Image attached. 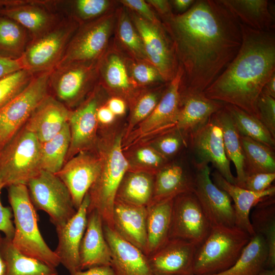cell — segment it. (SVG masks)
Returning a JSON list of instances; mask_svg holds the SVG:
<instances>
[{"instance_id":"cell-1","label":"cell","mask_w":275,"mask_h":275,"mask_svg":"<svg viewBox=\"0 0 275 275\" xmlns=\"http://www.w3.org/2000/svg\"><path fill=\"white\" fill-rule=\"evenodd\" d=\"M167 26L181 62L180 94L203 93L236 56L242 42L240 22L219 0H198Z\"/></svg>"},{"instance_id":"cell-2","label":"cell","mask_w":275,"mask_h":275,"mask_svg":"<svg viewBox=\"0 0 275 275\" xmlns=\"http://www.w3.org/2000/svg\"><path fill=\"white\" fill-rule=\"evenodd\" d=\"M240 24L242 42L238 53L203 94L259 119L258 98L275 73L274 30L259 31Z\"/></svg>"},{"instance_id":"cell-3","label":"cell","mask_w":275,"mask_h":275,"mask_svg":"<svg viewBox=\"0 0 275 275\" xmlns=\"http://www.w3.org/2000/svg\"><path fill=\"white\" fill-rule=\"evenodd\" d=\"M8 199L14 216V246L22 254L56 268L59 259L44 241L39 229L38 217L26 185H12Z\"/></svg>"},{"instance_id":"cell-4","label":"cell","mask_w":275,"mask_h":275,"mask_svg":"<svg viewBox=\"0 0 275 275\" xmlns=\"http://www.w3.org/2000/svg\"><path fill=\"white\" fill-rule=\"evenodd\" d=\"M251 236L236 226L212 227L205 241L197 248L194 275H214L231 267Z\"/></svg>"},{"instance_id":"cell-5","label":"cell","mask_w":275,"mask_h":275,"mask_svg":"<svg viewBox=\"0 0 275 275\" xmlns=\"http://www.w3.org/2000/svg\"><path fill=\"white\" fill-rule=\"evenodd\" d=\"M121 137L117 136L109 147L101 151V168L96 181L88 191V212L96 210L103 223L113 228V209L120 183L128 171L129 162L122 149Z\"/></svg>"},{"instance_id":"cell-6","label":"cell","mask_w":275,"mask_h":275,"mask_svg":"<svg viewBox=\"0 0 275 275\" xmlns=\"http://www.w3.org/2000/svg\"><path fill=\"white\" fill-rule=\"evenodd\" d=\"M41 143L23 127L0 151V184L27 185L42 170Z\"/></svg>"},{"instance_id":"cell-7","label":"cell","mask_w":275,"mask_h":275,"mask_svg":"<svg viewBox=\"0 0 275 275\" xmlns=\"http://www.w3.org/2000/svg\"><path fill=\"white\" fill-rule=\"evenodd\" d=\"M26 186L35 209L46 212L56 228L65 225L76 213L68 189L56 174L41 170Z\"/></svg>"},{"instance_id":"cell-8","label":"cell","mask_w":275,"mask_h":275,"mask_svg":"<svg viewBox=\"0 0 275 275\" xmlns=\"http://www.w3.org/2000/svg\"><path fill=\"white\" fill-rule=\"evenodd\" d=\"M52 70L35 74L23 91L0 108L2 149L24 126L36 107L49 95Z\"/></svg>"},{"instance_id":"cell-9","label":"cell","mask_w":275,"mask_h":275,"mask_svg":"<svg viewBox=\"0 0 275 275\" xmlns=\"http://www.w3.org/2000/svg\"><path fill=\"white\" fill-rule=\"evenodd\" d=\"M76 28L71 20L62 19L48 31L32 39L22 56L25 69L35 75L56 68Z\"/></svg>"},{"instance_id":"cell-10","label":"cell","mask_w":275,"mask_h":275,"mask_svg":"<svg viewBox=\"0 0 275 275\" xmlns=\"http://www.w3.org/2000/svg\"><path fill=\"white\" fill-rule=\"evenodd\" d=\"M212 226L193 191L174 198L169 238L181 239L198 248Z\"/></svg>"},{"instance_id":"cell-11","label":"cell","mask_w":275,"mask_h":275,"mask_svg":"<svg viewBox=\"0 0 275 275\" xmlns=\"http://www.w3.org/2000/svg\"><path fill=\"white\" fill-rule=\"evenodd\" d=\"M193 192L212 227L235 226L232 200L226 191L212 181L209 164H196Z\"/></svg>"},{"instance_id":"cell-12","label":"cell","mask_w":275,"mask_h":275,"mask_svg":"<svg viewBox=\"0 0 275 275\" xmlns=\"http://www.w3.org/2000/svg\"><path fill=\"white\" fill-rule=\"evenodd\" d=\"M113 22V17L107 15L81 26L73 34L57 67L70 64L93 63L105 48Z\"/></svg>"},{"instance_id":"cell-13","label":"cell","mask_w":275,"mask_h":275,"mask_svg":"<svg viewBox=\"0 0 275 275\" xmlns=\"http://www.w3.org/2000/svg\"><path fill=\"white\" fill-rule=\"evenodd\" d=\"M215 114L189 135L196 157V164L211 163L227 181L235 185L236 178L231 171L230 161L225 150L222 128Z\"/></svg>"},{"instance_id":"cell-14","label":"cell","mask_w":275,"mask_h":275,"mask_svg":"<svg viewBox=\"0 0 275 275\" xmlns=\"http://www.w3.org/2000/svg\"><path fill=\"white\" fill-rule=\"evenodd\" d=\"M133 20L147 59L157 69L163 80L171 81L178 67L175 52L160 23H151L137 15Z\"/></svg>"},{"instance_id":"cell-15","label":"cell","mask_w":275,"mask_h":275,"mask_svg":"<svg viewBox=\"0 0 275 275\" xmlns=\"http://www.w3.org/2000/svg\"><path fill=\"white\" fill-rule=\"evenodd\" d=\"M100 168V156L84 151L66 161L56 174L68 189L76 210L97 178Z\"/></svg>"},{"instance_id":"cell-16","label":"cell","mask_w":275,"mask_h":275,"mask_svg":"<svg viewBox=\"0 0 275 275\" xmlns=\"http://www.w3.org/2000/svg\"><path fill=\"white\" fill-rule=\"evenodd\" d=\"M183 72L179 66L175 76L151 114L139 124L136 139L150 134L160 135L175 130L180 108V85Z\"/></svg>"},{"instance_id":"cell-17","label":"cell","mask_w":275,"mask_h":275,"mask_svg":"<svg viewBox=\"0 0 275 275\" xmlns=\"http://www.w3.org/2000/svg\"><path fill=\"white\" fill-rule=\"evenodd\" d=\"M197 246L187 241L169 238L147 257L153 275H194Z\"/></svg>"},{"instance_id":"cell-18","label":"cell","mask_w":275,"mask_h":275,"mask_svg":"<svg viewBox=\"0 0 275 275\" xmlns=\"http://www.w3.org/2000/svg\"><path fill=\"white\" fill-rule=\"evenodd\" d=\"M89 204L87 193L75 214L65 225L56 228L58 243L54 252L60 264L70 273L81 270L79 252L87 226Z\"/></svg>"},{"instance_id":"cell-19","label":"cell","mask_w":275,"mask_h":275,"mask_svg":"<svg viewBox=\"0 0 275 275\" xmlns=\"http://www.w3.org/2000/svg\"><path fill=\"white\" fill-rule=\"evenodd\" d=\"M105 238L111 251L110 266L115 275H153L147 257L137 247L103 224Z\"/></svg>"},{"instance_id":"cell-20","label":"cell","mask_w":275,"mask_h":275,"mask_svg":"<svg viewBox=\"0 0 275 275\" xmlns=\"http://www.w3.org/2000/svg\"><path fill=\"white\" fill-rule=\"evenodd\" d=\"M93 63L70 64L54 68L50 74L49 86L59 101L70 104L85 90L94 74Z\"/></svg>"},{"instance_id":"cell-21","label":"cell","mask_w":275,"mask_h":275,"mask_svg":"<svg viewBox=\"0 0 275 275\" xmlns=\"http://www.w3.org/2000/svg\"><path fill=\"white\" fill-rule=\"evenodd\" d=\"M71 112L65 104L49 95L36 107L23 127L42 143L62 130L68 123Z\"/></svg>"},{"instance_id":"cell-22","label":"cell","mask_w":275,"mask_h":275,"mask_svg":"<svg viewBox=\"0 0 275 275\" xmlns=\"http://www.w3.org/2000/svg\"><path fill=\"white\" fill-rule=\"evenodd\" d=\"M44 2L7 1L0 15L8 17L22 25L35 39L50 30L61 20L44 6Z\"/></svg>"},{"instance_id":"cell-23","label":"cell","mask_w":275,"mask_h":275,"mask_svg":"<svg viewBox=\"0 0 275 275\" xmlns=\"http://www.w3.org/2000/svg\"><path fill=\"white\" fill-rule=\"evenodd\" d=\"M103 221L95 210L88 212L86 230L79 252L81 270L103 265H110L111 254L105 238Z\"/></svg>"},{"instance_id":"cell-24","label":"cell","mask_w":275,"mask_h":275,"mask_svg":"<svg viewBox=\"0 0 275 275\" xmlns=\"http://www.w3.org/2000/svg\"><path fill=\"white\" fill-rule=\"evenodd\" d=\"M147 207L116 200L113 209V229L123 239L145 255L147 250Z\"/></svg>"},{"instance_id":"cell-25","label":"cell","mask_w":275,"mask_h":275,"mask_svg":"<svg viewBox=\"0 0 275 275\" xmlns=\"http://www.w3.org/2000/svg\"><path fill=\"white\" fill-rule=\"evenodd\" d=\"M98 108L97 101L92 99L71 112L68 121L70 143L66 161L80 152L90 150L94 145L96 140Z\"/></svg>"},{"instance_id":"cell-26","label":"cell","mask_w":275,"mask_h":275,"mask_svg":"<svg viewBox=\"0 0 275 275\" xmlns=\"http://www.w3.org/2000/svg\"><path fill=\"white\" fill-rule=\"evenodd\" d=\"M213 183L226 191L233 202L235 226L246 232L251 236L255 234L250 221V212L253 207L265 198L274 195L275 186L271 185L262 192H254L227 181L217 171L211 174Z\"/></svg>"},{"instance_id":"cell-27","label":"cell","mask_w":275,"mask_h":275,"mask_svg":"<svg viewBox=\"0 0 275 275\" xmlns=\"http://www.w3.org/2000/svg\"><path fill=\"white\" fill-rule=\"evenodd\" d=\"M181 104L175 130L190 135L205 123L224 105L222 102L210 99L203 93L180 95Z\"/></svg>"},{"instance_id":"cell-28","label":"cell","mask_w":275,"mask_h":275,"mask_svg":"<svg viewBox=\"0 0 275 275\" xmlns=\"http://www.w3.org/2000/svg\"><path fill=\"white\" fill-rule=\"evenodd\" d=\"M174 198L153 202L147 207V257L169 239Z\"/></svg>"},{"instance_id":"cell-29","label":"cell","mask_w":275,"mask_h":275,"mask_svg":"<svg viewBox=\"0 0 275 275\" xmlns=\"http://www.w3.org/2000/svg\"><path fill=\"white\" fill-rule=\"evenodd\" d=\"M241 23L256 30L274 29V18L267 0H219Z\"/></svg>"},{"instance_id":"cell-30","label":"cell","mask_w":275,"mask_h":275,"mask_svg":"<svg viewBox=\"0 0 275 275\" xmlns=\"http://www.w3.org/2000/svg\"><path fill=\"white\" fill-rule=\"evenodd\" d=\"M194 185V174L188 175L178 164L165 165L155 174L151 203L193 191Z\"/></svg>"},{"instance_id":"cell-31","label":"cell","mask_w":275,"mask_h":275,"mask_svg":"<svg viewBox=\"0 0 275 275\" xmlns=\"http://www.w3.org/2000/svg\"><path fill=\"white\" fill-rule=\"evenodd\" d=\"M154 176L145 171H128L120 183L116 200L147 207L153 199Z\"/></svg>"},{"instance_id":"cell-32","label":"cell","mask_w":275,"mask_h":275,"mask_svg":"<svg viewBox=\"0 0 275 275\" xmlns=\"http://www.w3.org/2000/svg\"><path fill=\"white\" fill-rule=\"evenodd\" d=\"M253 208L250 218L255 234L265 240L268 257L265 268H275V200L274 195L267 197Z\"/></svg>"},{"instance_id":"cell-33","label":"cell","mask_w":275,"mask_h":275,"mask_svg":"<svg viewBox=\"0 0 275 275\" xmlns=\"http://www.w3.org/2000/svg\"><path fill=\"white\" fill-rule=\"evenodd\" d=\"M1 252L5 262V275H59L56 268L20 253L12 239L3 237Z\"/></svg>"},{"instance_id":"cell-34","label":"cell","mask_w":275,"mask_h":275,"mask_svg":"<svg viewBox=\"0 0 275 275\" xmlns=\"http://www.w3.org/2000/svg\"><path fill=\"white\" fill-rule=\"evenodd\" d=\"M222 128L225 150L229 161L235 168L236 184L240 186L245 178L244 156L240 140V134L229 113L224 106L215 114Z\"/></svg>"},{"instance_id":"cell-35","label":"cell","mask_w":275,"mask_h":275,"mask_svg":"<svg viewBox=\"0 0 275 275\" xmlns=\"http://www.w3.org/2000/svg\"><path fill=\"white\" fill-rule=\"evenodd\" d=\"M268 249L264 237L255 234L229 269L214 275H257L265 268Z\"/></svg>"},{"instance_id":"cell-36","label":"cell","mask_w":275,"mask_h":275,"mask_svg":"<svg viewBox=\"0 0 275 275\" xmlns=\"http://www.w3.org/2000/svg\"><path fill=\"white\" fill-rule=\"evenodd\" d=\"M70 143V133L67 123L49 140L41 143L40 162L42 170L56 174L66 161Z\"/></svg>"},{"instance_id":"cell-37","label":"cell","mask_w":275,"mask_h":275,"mask_svg":"<svg viewBox=\"0 0 275 275\" xmlns=\"http://www.w3.org/2000/svg\"><path fill=\"white\" fill-rule=\"evenodd\" d=\"M240 140L244 156L246 176L260 173H275L273 149L241 135Z\"/></svg>"},{"instance_id":"cell-38","label":"cell","mask_w":275,"mask_h":275,"mask_svg":"<svg viewBox=\"0 0 275 275\" xmlns=\"http://www.w3.org/2000/svg\"><path fill=\"white\" fill-rule=\"evenodd\" d=\"M26 30L15 20L0 15V56L20 58L26 47Z\"/></svg>"},{"instance_id":"cell-39","label":"cell","mask_w":275,"mask_h":275,"mask_svg":"<svg viewBox=\"0 0 275 275\" xmlns=\"http://www.w3.org/2000/svg\"><path fill=\"white\" fill-rule=\"evenodd\" d=\"M224 106L240 135L274 149L275 138L258 119L235 106L224 104Z\"/></svg>"},{"instance_id":"cell-40","label":"cell","mask_w":275,"mask_h":275,"mask_svg":"<svg viewBox=\"0 0 275 275\" xmlns=\"http://www.w3.org/2000/svg\"><path fill=\"white\" fill-rule=\"evenodd\" d=\"M34 75L26 69H23L1 78L0 108L23 91Z\"/></svg>"},{"instance_id":"cell-41","label":"cell","mask_w":275,"mask_h":275,"mask_svg":"<svg viewBox=\"0 0 275 275\" xmlns=\"http://www.w3.org/2000/svg\"><path fill=\"white\" fill-rule=\"evenodd\" d=\"M105 82L112 88L126 91L131 88L126 66L118 55H111L106 60L104 68Z\"/></svg>"},{"instance_id":"cell-42","label":"cell","mask_w":275,"mask_h":275,"mask_svg":"<svg viewBox=\"0 0 275 275\" xmlns=\"http://www.w3.org/2000/svg\"><path fill=\"white\" fill-rule=\"evenodd\" d=\"M118 32L121 42L129 50L140 58L147 59L142 39L126 15L120 19Z\"/></svg>"},{"instance_id":"cell-43","label":"cell","mask_w":275,"mask_h":275,"mask_svg":"<svg viewBox=\"0 0 275 275\" xmlns=\"http://www.w3.org/2000/svg\"><path fill=\"white\" fill-rule=\"evenodd\" d=\"M159 101L155 93H146L139 99L131 114L127 133L151 114Z\"/></svg>"},{"instance_id":"cell-44","label":"cell","mask_w":275,"mask_h":275,"mask_svg":"<svg viewBox=\"0 0 275 275\" xmlns=\"http://www.w3.org/2000/svg\"><path fill=\"white\" fill-rule=\"evenodd\" d=\"M134 159L136 163L143 166L142 168L151 169V172L154 174L165 166L167 160L154 148L149 147L138 149L134 153Z\"/></svg>"},{"instance_id":"cell-45","label":"cell","mask_w":275,"mask_h":275,"mask_svg":"<svg viewBox=\"0 0 275 275\" xmlns=\"http://www.w3.org/2000/svg\"><path fill=\"white\" fill-rule=\"evenodd\" d=\"M257 108L259 120L275 138V98L262 92L257 101Z\"/></svg>"},{"instance_id":"cell-46","label":"cell","mask_w":275,"mask_h":275,"mask_svg":"<svg viewBox=\"0 0 275 275\" xmlns=\"http://www.w3.org/2000/svg\"><path fill=\"white\" fill-rule=\"evenodd\" d=\"M183 134L177 130L163 133L155 143V148L161 155L167 159L176 154L180 149L183 143Z\"/></svg>"},{"instance_id":"cell-47","label":"cell","mask_w":275,"mask_h":275,"mask_svg":"<svg viewBox=\"0 0 275 275\" xmlns=\"http://www.w3.org/2000/svg\"><path fill=\"white\" fill-rule=\"evenodd\" d=\"M109 4L106 0H78L74 6L78 16L83 20H88L103 13Z\"/></svg>"},{"instance_id":"cell-48","label":"cell","mask_w":275,"mask_h":275,"mask_svg":"<svg viewBox=\"0 0 275 275\" xmlns=\"http://www.w3.org/2000/svg\"><path fill=\"white\" fill-rule=\"evenodd\" d=\"M275 179V173H260L246 176L239 186L254 192L263 191L272 185Z\"/></svg>"},{"instance_id":"cell-49","label":"cell","mask_w":275,"mask_h":275,"mask_svg":"<svg viewBox=\"0 0 275 275\" xmlns=\"http://www.w3.org/2000/svg\"><path fill=\"white\" fill-rule=\"evenodd\" d=\"M132 74L134 79L142 85L163 80L155 67L145 63L134 65L132 68Z\"/></svg>"},{"instance_id":"cell-50","label":"cell","mask_w":275,"mask_h":275,"mask_svg":"<svg viewBox=\"0 0 275 275\" xmlns=\"http://www.w3.org/2000/svg\"><path fill=\"white\" fill-rule=\"evenodd\" d=\"M121 2L124 5L135 11L147 21L155 24H160L159 21L145 1L143 0H123Z\"/></svg>"},{"instance_id":"cell-51","label":"cell","mask_w":275,"mask_h":275,"mask_svg":"<svg viewBox=\"0 0 275 275\" xmlns=\"http://www.w3.org/2000/svg\"><path fill=\"white\" fill-rule=\"evenodd\" d=\"M3 187L0 184V231L5 237L12 239L14 234V226L12 221L13 216L11 207L4 206L1 200V193Z\"/></svg>"},{"instance_id":"cell-52","label":"cell","mask_w":275,"mask_h":275,"mask_svg":"<svg viewBox=\"0 0 275 275\" xmlns=\"http://www.w3.org/2000/svg\"><path fill=\"white\" fill-rule=\"evenodd\" d=\"M23 69L25 68L22 56L16 59L0 56V78Z\"/></svg>"},{"instance_id":"cell-53","label":"cell","mask_w":275,"mask_h":275,"mask_svg":"<svg viewBox=\"0 0 275 275\" xmlns=\"http://www.w3.org/2000/svg\"><path fill=\"white\" fill-rule=\"evenodd\" d=\"M69 275H115L110 265L98 266L70 273Z\"/></svg>"},{"instance_id":"cell-54","label":"cell","mask_w":275,"mask_h":275,"mask_svg":"<svg viewBox=\"0 0 275 275\" xmlns=\"http://www.w3.org/2000/svg\"><path fill=\"white\" fill-rule=\"evenodd\" d=\"M147 2L166 18L172 14L170 3L168 1L149 0L147 1Z\"/></svg>"},{"instance_id":"cell-55","label":"cell","mask_w":275,"mask_h":275,"mask_svg":"<svg viewBox=\"0 0 275 275\" xmlns=\"http://www.w3.org/2000/svg\"><path fill=\"white\" fill-rule=\"evenodd\" d=\"M107 106L115 116L123 115L126 109L125 102L119 98H112L111 99Z\"/></svg>"},{"instance_id":"cell-56","label":"cell","mask_w":275,"mask_h":275,"mask_svg":"<svg viewBox=\"0 0 275 275\" xmlns=\"http://www.w3.org/2000/svg\"><path fill=\"white\" fill-rule=\"evenodd\" d=\"M115 115L106 106L98 108L97 111V118L98 122L103 124L111 123L114 120Z\"/></svg>"},{"instance_id":"cell-57","label":"cell","mask_w":275,"mask_h":275,"mask_svg":"<svg viewBox=\"0 0 275 275\" xmlns=\"http://www.w3.org/2000/svg\"><path fill=\"white\" fill-rule=\"evenodd\" d=\"M262 92L275 98V73L266 82Z\"/></svg>"},{"instance_id":"cell-58","label":"cell","mask_w":275,"mask_h":275,"mask_svg":"<svg viewBox=\"0 0 275 275\" xmlns=\"http://www.w3.org/2000/svg\"><path fill=\"white\" fill-rule=\"evenodd\" d=\"M175 7L180 11H186L194 3V0H174L172 1Z\"/></svg>"},{"instance_id":"cell-59","label":"cell","mask_w":275,"mask_h":275,"mask_svg":"<svg viewBox=\"0 0 275 275\" xmlns=\"http://www.w3.org/2000/svg\"><path fill=\"white\" fill-rule=\"evenodd\" d=\"M3 238V237L0 234V275H5L6 270V264L2 256L1 252V246Z\"/></svg>"},{"instance_id":"cell-60","label":"cell","mask_w":275,"mask_h":275,"mask_svg":"<svg viewBox=\"0 0 275 275\" xmlns=\"http://www.w3.org/2000/svg\"><path fill=\"white\" fill-rule=\"evenodd\" d=\"M257 275H275V268H264Z\"/></svg>"},{"instance_id":"cell-61","label":"cell","mask_w":275,"mask_h":275,"mask_svg":"<svg viewBox=\"0 0 275 275\" xmlns=\"http://www.w3.org/2000/svg\"><path fill=\"white\" fill-rule=\"evenodd\" d=\"M6 3V0H0V10L5 6Z\"/></svg>"},{"instance_id":"cell-62","label":"cell","mask_w":275,"mask_h":275,"mask_svg":"<svg viewBox=\"0 0 275 275\" xmlns=\"http://www.w3.org/2000/svg\"><path fill=\"white\" fill-rule=\"evenodd\" d=\"M2 150V146H1V139H0V151Z\"/></svg>"}]
</instances>
